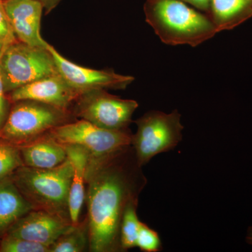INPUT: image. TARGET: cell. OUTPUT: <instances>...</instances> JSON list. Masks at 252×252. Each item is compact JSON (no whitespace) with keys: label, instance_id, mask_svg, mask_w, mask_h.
Segmentation results:
<instances>
[{"label":"cell","instance_id":"cell-1","mask_svg":"<svg viewBox=\"0 0 252 252\" xmlns=\"http://www.w3.org/2000/svg\"><path fill=\"white\" fill-rule=\"evenodd\" d=\"M132 146L98 160L86 169L89 248L93 252H122L120 230L126 207L139 195L147 180Z\"/></svg>","mask_w":252,"mask_h":252},{"label":"cell","instance_id":"cell-2","mask_svg":"<svg viewBox=\"0 0 252 252\" xmlns=\"http://www.w3.org/2000/svg\"><path fill=\"white\" fill-rule=\"evenodd\" d=\"M145 20L164 44L196 47L217 31L205 13L180 0H147Z\"/></svg>","mask_w":252,"mask_h":252},{"label":"cell","instance_id":"cell-3","mask_svg":"<svg viewBox=\"0 0 252 252\" xmlns=\"http://www.w3.org/2000/svg\"><path fill=\"white\" fill-rule=\"evenodd\" d=\"M72 173V165L67 158L54 168L38 169L23 165L11 177L34 209L69 217L68 201Z\"/></svg>","mask_w":252,"mask_h":252},{"label":"cell","instance_id":"cell-4","mask_svg":"<svg viewBox=\"0 0 252 252\" xmlns=\"http://www.w3.org/2000/svg\"><path fill=\"white\" fill-rule=\"evenodd\" d=\"M72 114L70 111L35 101H18L0 130V139L21 147L70 122Z\"/></svg>","mask_w":252,"mask_h":252},{"label":"cell","instance_id":"cell-5","mask_svg":"<svg viewBox=\"0 0 252 252\" xmlns=\"http://www.w3.org/2000/svg\"><path fill=\"white\" fill-rule=\"evenodd\" d=\"M177 109L169 113L152 110L136 120L132 146L137 162L144 166L158 154L173 150L182 142L184 127Z\"/></svg>","mask_w":252,"mask_h":252},{"label":"cell","instance_id":"cell-6","mask_svg":"<svg viewBox=\"0 0 252 252\" xmlns=\"http://www.w3.org/2000/svg\"><path fill=\"white\" fill-rule=\"evenodd\" d=\"M0 72L6 94L41 78L59 74L48 47L32 46L18 40L5 50L0 60Z\"/></svg>","mask_w":252,"mask_h":252},{"label":"cell","instance_id":"cell-7","mask_svg":"<svg viewBox=\"0 0 252 252\" xmlns=\"http://www.w3.org/2000/svg\"><path fill=\"white\" fill-rule=\"evenodd\" d=\"M48 133L63 145L83 147L89 153V160L103 158L130 146L132 137L129 128L109 130L84 119L66 123Z\"/></svg>","mask_w":252,"mask_h":252},{"label":"cell","instance_id":"cell-8","mask_svg":"<svg viewBox=\"0 0 252 252\" xmlns=\"http://www.w3.org/2000/svg\"><path fill=\"white\" fill-rule=\"evenodd\" d=\"M137 107L134 99H122L105 89H97L81 94L74 102L72 114L102 128L123 130L129 128Z\"/></svg>","mask_w":252,"mask_h":252},{"label":"cell","instance_id":"cell-9","mask_svg":"<svg viewBox=\"0 0 252 252\" xmlns=\"http://www.w3.org/2000/svg\"><path fill=\"white\" fill-rule=\"evenodd\" d=\"M59 74L79 94L97 89H124L135 80L131 76L122 75L114 71L97 70L78 65L60 54L52 46H48Z\"/></svg>","mask_w":252,"mask_h":252},{"label":"cell","instance_id":"cell-10","mask_svg":"<svg viewBox=\"0 0 252 252\" xmlns=\"http://www.w3.org/2000/svg\"><path fill=\"white\" fill-rule=\"evenodd\" d=\"M73 225L69 217L34 209L20 219L5 236L26 239L50 247Z\"/></svg>","mask_w":252,"mask_h":252},{"label":"cell","instance_id":"cell-11","mask_svg":"<svg viewBox=\"0 0 252 252\" xmlns=\"http://www.w3.org/2000/svg\"><path fill=\"white\" fill-rule=\"evenodd\" d=\"M78 91L71 87L60 74L41 78L9 93L11 102L32 100L69 110L78 97Z\"/></svg>","mask_w":252,"mask_h":252},{"label":"cell","instance_id":"cell-12","mask_svg":"<svg viewBox=\"0 0 252 252\" xmlns=\"http://www.w3.org/2000/svg\"><path fill=\"white\" fill-rule=\"evenodd\" d=\"M5 11L19 41L47 49L49 43L41 36L44 5L38 0H3Z\"/></svg>","mask_w":252,"mask_h":252},{"label":"cell","instance_id":"cell-13","mask_svg":"<svg viewBox=\"0 0 252 252\" xmlns=\"http://www.w3.org/2000/svg\"><path fill=\"white\" fill-rule=\"evenodd\" d=\"M19 148L24 165L34 168H54L67 158L64 146L48 132Z\"/></svg>","mask_w":252,"mask_h":252},{"label":"cell","instance_id":"cell-14","mask_svg":"<svg viewBox=\"0 0 252 252\" xmlns=\"http://www.w3.org/2000/svg\"><path fill=\"white\" fill-rule=\"evenodd\" d=\"M67 158L72 165L73 173L69 190L68 211L71 221L74 225L79 223V217L84 198L86 169L89 163V154L86 149L74 144L63 145Z\"/></svg>","mask_w":252,"mask_h":252},{"label":"cell","instance_id":"cell-15","mask_svg":"<svg viewBox=\"0 0 252 252\" xmlns=\"http://www.w3.org/2000/svg\"><path fill=\"white\" fill-rule=\"evenodd\" d=\"M32 210L34 207L23 196L11 176L0 181V238Z\"/></svg>","mask_w":252,"mask_h":252},{"label":"cell","instance_id":"cell-16","mask_svg":"<svg viewBox=\"0 0 252 252\" xmlns=\"http://www.w3.org/2000/svg\"><path fill=\"white\" fill-rule=\"evenodd\" d=\"M206 14L217 32L230 31L252 17V0H210Z\"/></svg>","mask_w":252,"mask_h":252},{"label":"cell","instance_id":"cell-17","mask_svg":"<svg viewBox=\"0 0 252 252\" xmlns=\"http://www.w3.org/2000/svg\"><path fill=\"white\" fill-rule=\"evenodd\" d=\"M89 247L87 220L74 225L50 246V252H81Z\"/></svg>","mask_w":252,"mask_h":252},{"label":"cell","instance_id":"cell-18","mask_svg":"<svg viewBox=\"0 0 252 252\" xmlns=\"http://www.w3.org/2000/svg\"><path fill=\"white\" fill-rule=\"evenodd\" d=\"M138 200H132L126 207L120 230V245L122 252L136 248L140 220L137 217Z\"/></svg>","mask_w":252,"mask_h":252},{"label":"cell","instance_id":"cell-19","mask_svg":"<svg viewBox=\"0 0 252 252\" xmlns=\"http://www.w3.org/2000/svg\"><path fill=\"white\" fill-rule=\"evenodd\" d=\"M23 165L19 147L0 140V181L10 177Z\"/></svg>","mask_w":252,"mask_h":252},{"label":"cell","instance_id":"cell-20","mask_svg":"<svg viewBox=\"0 0 252 252\" xmlns=\"http://www.w3.org/2000/svg\"><path fill=\"white\" fill-rule=\"evenodd\" d=\"M1 252H50V247L26 239L3 237L0 242Z\"/></svg>","mask_w":252,"mask_h":252},{"label":"cell","instance_id":"cell-21","mask_svg":"<svg viewBox=\"0 0 252 252\" xmlns=\"http://www.w3.org/2000/svg\"><path fill=\"white\" fill-rule=\"evenodd\" d=\"M136 247L144 252H158L162 250L158 233L143 222H140Z\"/></svg>","mask_w":252,"mask_h":252},{"label":"cell","instance_id":"cell-22","mask_svg":"<svg viewBox=\"0 0 252 252\" xmlns=\"http://www.w3.org/2000/svg\"><path fill=\"white\" fill-rule=\"evenodd\" d=\"M18 41L5 11L3 0H0V41L12 44Z\"/></svg>","mask_w":252,"mask_h":252},{"label":"cell","instance_id":"cell-23","mask_svg":"<svg viewBox=\"0 0 252 252\" xmlns=\"http://www.w3.org/2000/svg\"><path fill=\"white\" fill-rule=\"evenodd\" d=\"M5 94L6 93L4 91V84H3L2 78L0 72V130L2 128L6 119V102Z\"/></svg>","mask_w":252,"mask_h":252},{"label":"cell","instance_id":"cell-24","mask_svg":"<svg viewBox=\"0 0 252 252\" xmlns=\"http://www.w3.org/2000/svg\"><path fill=\"white\" fill-rule=\"evenodd\" d=\"M207 14L210 9V0H180Z\"/></svg>","mask_w":252,"mask_h":252},{"label":"cell","instance_id":"cell-25","mask_svg":"<svg viewBox=\"0 0 252 252\" xmlns=\"http://www.w3.org/2000/svg\"><path fill=\"white\" fill-rule=\"evenodd\" d=\"M38 1L42 3L46 14H49L58 6L61 0H38Z\"/></svg>","mask_w":252,"mask_h":252},{"label":"cell","instance_id":"cell-26","mask_svg":"<svg viewBox=\"0 0 252 252\" xmlns=\"http://www.w3.org/2000/svg\"><path fill=\"white\" fill-rule=\"evenodd\" d=\"M245 238H246L247 243L252 246V226L249 227Z\"/></svg>","mask_w":252,"mask_h":252},{"label":"cell","instance_id":"cell-27","mask_svg":"<svg viewBox=\"0 0 252 252\" xmlns=\"http://www.w3.org/2000/svg\"><path fill=\"white\" fill-rule=\"evenodd\" d=\"M11 44H8V43L2 42L0 41V60L2 57L3 54H4L5 50Z\"/></svg>","mask_w":252,"mask_h":252}]
</instances>
